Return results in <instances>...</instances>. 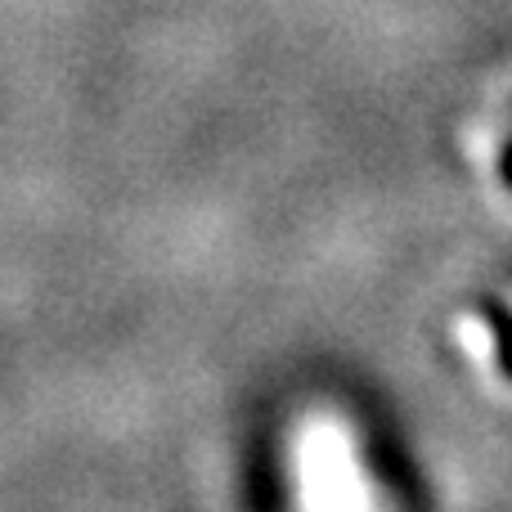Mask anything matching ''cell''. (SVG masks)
<instances>
[{
    "instance_id": "obj_1",
    "label": "cell",
    "mask_w": 512,
    "mask_h": 512,
    "mask_svg": "<svg viewBox=\"0 0 512 512\" xmlns=\"http://www.w3.org/2000/svg\"><path fill=\"white\" fill-rule=\"evenodd\" d=\"M301 512H373V486L342 418L310 414L297 432Z\"/></svg>"
},
{
    "instance_id": "obj_2",
    "label": "cell",
    "mask_w": 512,
    "mask_h": 512,
    "mask_svg": "<svg viewBox=\"0 0 512 512\" xmlns=\"http://www.w3.org/2000/svg\"><path fill=\"white\" fill-rule=\"evenodd\" d=\"M454 337H459V346L468 351V360L477 364V369H495V333H490V324L481 315H459L454 319Z\"/></svg>"
}]
</instances>
